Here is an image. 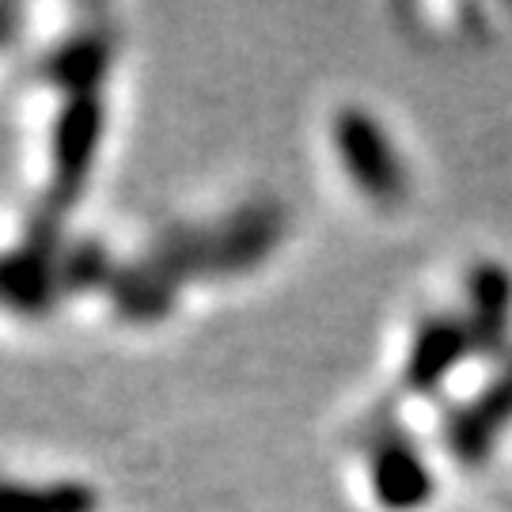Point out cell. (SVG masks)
<instances>
[{
    "instance_id": "obj_1",
    "label": "cell",
    "mask_w": 512,
    "mask_h": 512,
    "mask_svg": "<svg viewBox=\"0 0 512 512\" xmlns=\"http://www.w3.org/2000/svg\"><path fill=\"white\" fill-rule=\"evenodd\" d=\"M334 152L353 186L376 205H395L406 194V167L399 148L391 145L380 118L361 107H342L334 114Z\"/></svg>"
},
{
    "instance_id": "obj_2",
    "label": "cell",
    "mask_w": 512,
    "mask_h": 512,
    "mask_svg": "<svg viewBox=\"0 0 512 512\" xmlns=\"http://www.w3.org/2000/svg\"><path fill=\"white\" fill-rule=\"evenodd\" d=\"M368 475H372V494L391 512H414L433 497V475L418 448L403 437H387L372 448Z\"/></svg>"
},
{
    "instance_id": "obj_3",
    "label": "cell",
    "mask_w": 512,
    "mask_h": 512,
    "mask_svg": "<svg viewBox=\"0 0 512 512\" xmlns=\"http://www.w3.org/2000/svg\"><path fill=\"white\" fill-rule=\"evenodd\" d=\"M471 346H475V338H471L467 323L444 319V315L421 323L418 334H414V346H410V361H406V380H410V387L425 391V387L440 384Z\"/></svg>"
},
{
    "instance_id": "obj_4",
    "label": "cell",
    "mask_w": 512,
    "mask_h": 512,
    "mask_svg": "<svg viewBox=\"0 0 512 512\" xmlns=\"http://www.w3.org/2000/svg\"><path fill=\"white\" fill-rule=\"evenodd\" d=\"M95 141H99V110L92 99H76L73 107L61 114V126L54 137V167L61 190L80 186L84 171L92 167Z\"/></svg>"
},
{
    "instance_id": "obj_5",
    "label": "cell",
    "mask_w": 512,
    "mask_h": 512,
    "mask_svg": "<svg viewBox=\"0 0 512 512\" xmlns=\"http://www.w3.org/2000/svg\"><path fill=\"white\" fill-rule=\"evenodd\" d=\"M512 319V281L501 266H478L471 274V319L467 330L478 346L494 349L505 342Z\"/></svg>"
},
{
    "instance_id": "obj_6",
    "label": "cell",
    "mask_w": 512,
    "mask_h": 512,
    "mask_svg": "<svg viewBox=\"0 0 512 512\" xmlns=\"http://www.w3.org/2000/svg\"><path fill=\"white\" fill-rule=\"evenodd\" d=\"M512 418V368L501 376V384H494L486 391V399L471 410H463L452 425V444H456L459 459H482L486 448L494 444L497 429Z\"/></svg>"
},
{
    "instance_id": "obj_7",
    "label": "cell",
    "mask_w": 512,
    "mask_h": 512,
    "mask_svg": "<svg viewBox=\"0 0 512 512\" xmlns=\"http://www.w3.org/2000/svg\"><path fill=\"white\" fill-rule=\"evenodd\" d=\"M92 497L84 490H0V512H88Z\"/></svg>"
},
{
    "instance_id": "obj_8",
    "label": "cell",
    "mask_w": 512,
    "mask_h": 512,
    "mask_svg": "<svg viewBox=\"0 0 512 512\" xmlns=\"http://www.w3.org/2000/svg\"><path fill=\"white\" fill-rule=\"evenodd\" d=\"M8 35H12V12H4V8H0V42H4Z\"/></svg>"
}]
</instances>
